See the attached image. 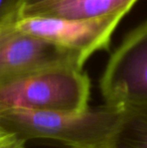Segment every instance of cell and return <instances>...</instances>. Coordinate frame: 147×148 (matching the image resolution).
Returning <instances> with one entry per match:
<instances>
[{
  "mask_svg": "<svg viewBox=\"0 0 147 148\" xmlns=\"http://www.w3.org/2000/svg\"><path fill=\"white\" fill-rule=\"evenodd\" d=\"M123 110L101 106L77 113L0 110V131L23 138L49 139L72 148H87L109 144Z\"/></svg>",
  "mask_w": 147,
  "mask_h": 148,
  "instance_id": "1",
  "label": "cell"
},
{
  "mask_svg": "<svg viewBox=\"0 0 147 148\" xmlns=\"http://www.w3.org/2000/svg\"><path fill=\"white\" fill-rule=\"evenodd\" d=\"M91 82L83 69H44L0 87V110L77 113L88 108Z\"/></svg>",
  "mask_w": 147,
  "mask_h": 148,
  "instance_id": "2",
  "label": "cell"
},
{
  "mask_svg": "<svg viewBox=\"0 0 147 148\" xmlns=\"http://www.w3.org/2000/svg\"><path fill=\"white\" fill-rule=\"evenodd\" d=\"M100 88L107 105H147V20L130 31L110 57Z\"/></svg>",
  "mask_w": 147,
  "mask_h": 148,
  "instance_id": "3",
  "label": "cell"
},
{
  "mask_svg": "<svg viewBox=\"0 0 147 148\" xmlns=\"http://www.w3.org/2000/svg\"><path fill=\"white\" fill-rule=\"evenodd\" d=\"M85 62L80 53L18 29L14 21L0 29V87L53 66L83 69Z\"/></svg>",
  "mask_w": 147,
  "mask_h": 148,
  "instance_id": "4",
  "label": "cell"
},
{
  "mask_svg": "<svg viewBox=\"0 0 147 148\" xmlns=\"http://www.w3.org/2000/svg\"><path fill=\"white\" fill-rule=\"evenodd\" d=\"M125 15L118 13L94 19L18 17L14 25L76 51L87 60L96 51L109 49L112 35Z\"/></svg>",
  "mask_w": 147,
  "mask_h": 148,
  "instance_id": "5",
  "label": "cell"
},
{
  "mask_svg": "<svg viewBox=\"0 0 147 148\" xmlns=\"http://www.w3.org/2000/svg\"><path fill=\"white\" fill-rule=\"evenodd\" d=\"M138 0H45L21 7L18 17L94 19L127 14Z\"/></svg>",
  "mask_w": 147,
  "mask_h": 148,
  "instance_id": "6",
  "label": "cell"
},
{
  "mask_svg": "<svg viewBox=\"0 0 147 148\" xmlns=\"http://www.w3.org/2000/svg\"><path fill=\"white\" fill-rule=\"evenodd\" d=\"M122 110V117L112 135L109 146L147 148V105Z\"/></svg>",
  "mask_w": 147,
  "mask_h": 148,
  "instance_id": "7",
  "label": "cell"
},
{
  "mask_svg": "<svg viewBox=\"0 0 147 148\" xmlns=\"http://www.w3.org/2000/svg\"><path fill=\"white\" fill-rule=\"evenodd\" d=\"M22 0H0V29L19 16Z\"/></svg>",
  "mask_w": 147,
  "mask_h": 148,
  "instance_id": "8",
  "label": "cell"
},
{
  "mask_svg": "<svg viewBox=\"0 0 147 148\" xmlns=\"http://www.w3.org/2000/svg\"><path fill=\"white\" fill-rule=\"evenodd\" d=\"M26 141L18 135L0 131V148H25Z\"/></svg>",
  "mask_w": 147,
  "mask_h": 148,
  "instance_id": "9",
  "label": "cell"
},
{
  "mask_svg": "<svg viewBox=\"0 0 147 148\" xmlns=\"http://www.w3.org/2000/svg\"><path fill=\"white\" fill-rule=\"evenodd\" d=\"M45 1V0H22V7L23 6H28V5H32V4L39 3V2Z\"/></svg>",
  "mask_w": 147,
  "mask_h": 148,
  "instance_id": "10",
  "label": "cell"
},
{
  "mask_svg": "<svg viewBox=\"0 0 147 148\" xmlns=\"http://www.w3.org/2000/svg\"><path fill=\"white\" fill-rule=\"evenodd\" d=\"M87 148H111L109 146V144H105V145H100V146H94V147H87Z\"/></svg>",
  "mask_w": 147,
  "mask_h": 148,
  "instance_id": "11",
  "label": "cell"
}]
</instances>
